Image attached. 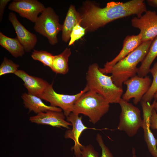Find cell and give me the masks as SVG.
I'll list each match as a JSON object with an SVG mask.
<instances>
[{
    "mask_svg": "<svg viewBox=\"0 0 157 157\" xmlns=\"http://www.w3.org/2000/svg\"><path fill=\"white\" fill-rule=\"evenodd\" d=\"M147 10L143 0H132L126 2L112 1L101 8L94 3L86 1L79 12L81 26L86 32L93 31L117 19L136 15L140 17Z\"/></svg>",
    "mask_w": 157,
    "mask_h": 157,
    "instance_id": "obj_1",
    "label": "cell"
},
{
    "mask_svg": "<svg viewBox=\"0 0 157 157\" xmlns=\"http://www.w3.org/2000/svg\"><path fill=\"white\" fill-rule=\"evenodd\" d=\"M86 78L89 90L99 94L110 104L119 103L123 93L122 88L115 85L111 76L102 73L97 64L89 66Z\"/></svg>",
    "mask_w": 157,
    "mask_h": 157,
    "instance_id": "obj_2",
    "label": "cell"
},
{
    "mask_svg": "<svg viewBox=\"0 0 157 157\" xmlns=\"http://www.w3.org/2000/svg\"><path fill=\"white\" fill-rule=\"evenodd\" d=\"M152 40L142 42L136 49L116 63L112 68V79L117 86L122 88L124 82L136 75L137 66L146 56Z\"/></svg>",
    "mask_w": 157,
    "mask_h": 157,
    "instance_id": "obj_3",
    "label": "cell"
},
{
    "mask_svg": "<svg viewBox=\"0 0 157 157\" xmlns=\"http://www.w3.org/2000/svg\"><path fill=\"white\" fill-rule=\"evenodd\" d=\"M110 104L99 94L89 90L82 94L77 100L72 112L88 117L90 121L95 124L108 112Z\"/></svg>",
    "mask_w": 157,
    "mask_h": 157,
    "instance_id": "obj_4",
    "label": "cell"
},
{
    "mask_svg": "<svg viewBox=\"0 0 157 157\" xmlns=\"http://www.w3.org/2000/svg\"><path fill=\"white\" fill-rule=\"evenodd\" d=\"M34 30L46 37L51 44L54 45L58 42L57 37L62 31V25L59 22V17L51 7L46 8L35 23Z\"/></svg>",
    "mask_w": 157,
    "mask_h": 157,
    "instance_id": "obj_5",
    "label": "cell"
},
{
    "mask_svg": "<svg viewBox=\"0 0 157 157\" xmlns=\"http://www.w3.org/2000/svg\"><path fill=\"white\" fill-rule=\"evenodd\" d=\"M121 108L117 129L124 131L129 137L135 135L141 127L142 119L139 109L122 98L118 103Z\"/></svg>",
    "mask_w": 157,
    "mask_h": 157,
    "instance_id": "obj_6",
    "label": "cell"
},
{
    "mask_svg": "<svg viewBox=\"0 0 157 157\" xmlns=\"http://www.w3.org/2000/svg\"><path fill=\"white\" fill-rule=\"evenodd\" d=\"M89 90V88L86 85L83 90L76 94H60L55 91L52 83L40 98L49 103L50 106L60 108L67 117L72 112L74 104L82 94Z\"/></svg>",
    "mask_w": 157,
    "mask_h": 157,
    "instance_id": "obj_7",
    "label": "cell"
},
{
    "mask_svg": "<svg viewBox=\"0 0 157 157\" xmlns=\"http://www.w3.org/2000/svg\"><path fill=\"white\" fill-rule=\"evenodd\" d=\"M151 83L150 77L147 76L142 77L135 75L130 78L123 83L126 85L127 89L122 98L128 102L133 98V103L137 104L148 91Z\"/></svg>",
    "mask_w": 157,
    "mask_h": 157,
    "instance_id": "obj_8",
    "label": "cell"
},
{
    "mask_svg": "<svg viewBox=\"0 0 157 157\" xmlns=\"http://www.w3.org/2000/svg\"><path fill=\"white\" fill-rule=\"evenodd\" d=\"M131 23L140 30L142 42L153 40L157 36V14L155 11L147 10L140 17H134Z\"/></svg>",
    "mask_w": 157,
    "mask_h": 157,
    "instance_id": "obj_9",
    "label": "cell"
},
{
    "mask_svg": "<svg viewBox=\"0 0 157 157\" xmlns=\"http://www.w3.org/2000/svg\"><path fill=\"white\" fill-rule=\"evenodd\" d=\"M46 8L37 0H14L9 5V10L18 13L21 17L35 23L38 15Z\"/></svg>",
    "mask_w": 157,
    "mask_h": 157,
    "instance_id": "obj_10",
    "label": "cell"
},
{
    "mask_svg": "<svg viewBox=\"0 0 157 157\" xmlns=\"http://www.w3.org/2000/svg\"><path fill=\"white\" fill-rule=\"evenodd\" d=\"M66 120L72 124V128L65 131L64 137L66 139H70L74 142L72 147L74 154L76 157H79L81 153V150L83 146L80 142L79 138L84 131L90 128L85 126L82 121V116L72 112L66 117Z\"/></svg>",
    "mask_w": 157,
    "mask_h": 157,
    "instance_id": "obj_11",
    "label": "cell"
},
{
    "mask_svg": "<svg viewBox=\"0 0 157 157\" xmlns=\"http://www.w3.org/2000/svg\"><path fill=\"white\" fill-rule=\"evenodd\" d=\"M155 101L151 105L150 103L143 100L141 104L143 113V119L141 127L143 129L144 138L149 151L154 157H157V140L151 130L150 118L154 109Z\"/></svg>",
    "mask_w": 157,
    "mask_h": 157,
    "instance_id": "obj_12",
    "label": "cell"
},
{
    "mask_svg": "<svg viewBox=\"0 0 157 157\" xmlns=\"http://www.w3.org/2000/svg\"><path fill=\"white\" fill-rule=\"evenodd\" d=\"M66 116L63 113L53 110L41 112L29 117L32 123L38 124L46 125L57 128L70 129L71 124L65 120Z\"/></svg>",
    "mask_w": 157,
    "mask_h": 157,
    "instance_id": "obj_13",
    "label": "cell"
},
{
    "mask_svg": "<svg viewBox=\"0 0 157 157\" xmlns=\"http://www.w3.org/2000/svg\"><path fill=\"white\" fill-rule=\"evenodd\" d=\"M142 42L140 33L136 35L127 36L124 40L122 49L118 54L111 61L107 62L104 68H99L100 70L106 75L110 73L114 65L136 49Z\"/></svg>",
    "mask_w": 157,
    "mask_h": 157,
    "instance_id": "obj_14",
    "label": "cell"
},
{
    "mask_svg": "<svg viewBox=\"0 0 157 157\" xmlns=\"http://www.w3.org/2000/svg\"><path fill=\"white\" fill-rule=\"evenodd\" d=\"M8 19L15 29L17 37L23 46L25 51L30 52L37 43L36 35L28 30L19 22L14 13H10Z\"/></svg>",
    "mask_w": 157,
    "mask_h": 157,
    "instance_id": "obj_15",
    "label": "cell"
},
{
    "mask_svg": "<svg viewBox=\"0 0 157 157\" xmlns=\"http://www.w3.org/2000/svg\"><path fill=\"white\" fill-rule=\"evenodd\" d=\"M15 74L23 81L28 94L39 97L50 84L43 79L30 75L22 70L18 69Z\"/></svg>",
    "mask_w": 157,
    "mask_h": 157,
    "instance_id": "obj_16",
    "label": "cell"
},
{
    "mask_svg": "<svg viewBox=\"0 0 157 157\" xmlns=\"http://www.w3.org/2000/svg\"><path fill=\"white\" fill-rule=\"evenodd\" d=\"M22 98L24 107L28 109L29 112L33 111L37 114L50 110L62 111L59 108L47 105L40 98L34 95L25 93L22 94Z\"/></svg>",
    "mask_w": 157,
    "mask_h": 157,
    "instance_id": "obj_17",
    "label": "cell"
},
{
    "mask_svg": "<svg viewBox=\"0 0 157 157\" xmlns=\"http://www.w3.org/2000/svg\"><path fill=\"white\" fill-rule=\"evenodd\" d=\"M81 16L75 6L71 5L67 13L62 25V38L63 41L67 42L70 40V34L74 26L78 23H81Z\"/></svg>",
    "mask_w": 157,
    "mask_h": 157,
    "instance_id": "obj_18",
    "label": "cell"
},
{
    "mask_svg": "<svg viewBox=\"0 0 157 157\" xmlns=\"http://www.w3.org/2000/svg\"><path fill=\"white\" fill-rule=\"evenodd\" d=\"M0 45L14 57L22 56L25 53L24 47L17 38H12L0 32Z\"/></svg>",
    "mask_w": 157,
    "mask_h": 157,
    "instance_id": "obj_19",
    "label": "cell"
},
{
    "mask_svg": "<svg viewBox=\"0 0 157 157\" xmlns=\"http://www.w3.org/2000/svg\"><path fill=\"white\" fill-rule=\"evenodd\" d=\"M157 56V36L152 40L148 52L138 68V75L142 77L147 76L149 72L150 66Z\"/></svg>",
    "mask_w": 157,
    "mask_h": 157,
    "instance_id": "obj_20",
    "label": "cell"
},
{
    "mask_svg": "<svg viewBox=\"0 0 157 157\" xmlns=\"http://www.w3.org/2000/svg\"><path fill=\"white\" fill-rule=\"evenodd\" d=\"M71 53L70 49L66 48L60 54L54 56L53 64L51 69L58 74H65L68 72L69 58Z\"/></svg>",
    "mask_w": 157,
    "mask_h": 157,
    "instance_id": "obj_21",
    "label": "cell"
},
{
    "mask_svg": "<svg viewBox=\"0 0 157 157\" xmlns=\"http://www.w3.org/2000/svg\"><path fill=\"white\" fill-rule=\"evenodd\" d=\"M153 77V80L147 92L143 97L142 100L149 102L152 100L157 91V62L150 70Z\"/></svg>",
    "mask_w": 157,
    "mask_h": 157,
    "instance_id": "obj_22",
    "label": "cell"
},
{
    "mask_svg": "<svg viewBox=\"0 0 157 157\" xmlns=\"http://www.w3.org/2000/svg\"><path fill=\"white\" fill-rule=\"evenodd\" d=\"M54 56L51 53L44 51L33 49L31 55L32 58L41 62L44 65L51 67Z\"/></svg>",
    "mask_w": 157,
    "mask_h": 157,
    "instance_id": "obj_23",
    "label": "cell"
},
{
    "mask_svg": "<svg viewBox=\"0 0 157 157\" xmlns=\"http://www.w3.org/2000/svg\"><path fill=\"white\" fill-rule=\"evenodd\" d=\"M19 65L4 57L0 66V76L8 74H14L18 70Z\"/></svg>",
    "mask_w": 157,
    "mask_h": 157,
    "instance_id": "obj_24",
    "label": "cell"
},
{
    "mask_svg": "<svg viewBox=\"0 0 157 157\" xmlns=\"http://www.w3.org/2000/svg\"><path fill=\"white\" fill-rule=\"evenodd\" d=\"M86 32L85 29L82 26L80 23H77L71 32L69 45L73 44L77 40L82 37Z\"/></svg>",
    "mask_w": 157,
    "mask_h": 157,
    "instance_id": "obj_25",
    "label": "cell"
},
{
    "mask_svg": "<svg viewBox=\"0 0 157 157\" xmlns=\"http://www.w3.org/2000/svg\"><path fill=\"white\" fill-rule=\"evenodd\" d=\"M96 140L101 149V154L100 157H114L109 149L105 144L102 136L99 133L97 134Z\"/></svg>",
    "mask_w": 157,
    "mask_h": 157,
    "instance_id": "obj_26",
    "label": "cell"
},
{
    "mask_svg": "<svg viewBox=\"0 0 157 157\" xmlns=\"http://www.w3.org/2000/svg\"><path fill=\"white\" fill-rule=\"evenodd\" d=\"M79 157H99L98 153L91 144L83 145Z\"/></svg>",
    "mask_w": 157,
    "mask_h": 157,
    "instance_id": "obj_27",
    "label": "cell"
},
{
    "mask_svg": "<svg viewBox=\"0 0 157 157\" xmlns=\"http://www.w3.org/2000/svg\"><path fill=\"white\" fill-rule=\"evenodd\" d=\"M151 128L157 130V113L154 109L150 118Z\"/></svg>",
    "mask_w": 157,
    "mask_h": 157,
    "instance_id": "obj_28",
    "label": "cell"
},
{
    "mask_svg": "<svg viewBox=\"0 0 157 157\" xmlns=\"http://www.w3.org/2000/svg\"><path fill=\"white\" fill-rule=\"evenodd\" d=\"M10 1V0H0V20L1 21L3 17L4 11L5 6L8 2Z\"/></svg>",
    "mask_w": 157,
    "mask_h": 157,
    "instance_id": "obj_29",
    "label": "cell"
},
{
    "mask_svg": "<svg viewBox=\"0 0 157 157\" xmlns=\"http://www.w3.org/2000/svg\"><path fill=\"white\" fill-rule=\"evenodd\" d=\"M147 2L150 6L157 7V0H149L147 1Z\"/></svg>",
    "mask_w": 157,
    "mask_h": 157,
    "instance_id": "obj_30",
    "label": "cell"
},
{
    "mask_svg": "<svg viewBox=\"0 0 157 157\" xmlns=\"http://www.w3.org/2000/svg\"><path fill=\"white\" fill-rule=\"evenodd\" d=\"M154 97L155 98L156 100L154 109L157 113V91L155 93Z\"/></svg>",
    "mask_w": 157,
    "mask_h": 157,
    "instance_id": "obj_31",
    "label": "cell"
},
{
    "mask_svg": "<svg viewBox=\"0 0 157 157\" xmlns=\"http://www.w3.org/2000/svg\"><path fill=\"white\" fill-rule=\"evenodd\" d=\"M132 157H137L136 154L135 150L134 148H133L132 149Z\"/></svg>",
    "mask_w": 157,
    "mask_h": 157,
    "instance_id": "obj_32",
    "label": "cell"
}]
</instances>
